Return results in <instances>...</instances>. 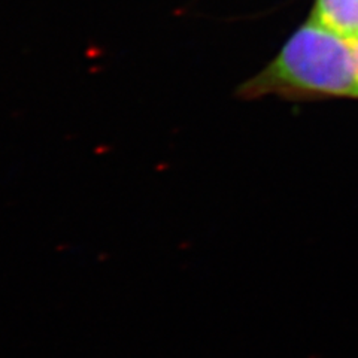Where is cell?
Returning a JSON list of instances; mask_svg holds the SVG:
<instances>
[{
	"label": "cell",
	"instance_id": "6da1fadb",
	"mask_svg": "<svg viewBox=\"0 0 358 358\" xmlns=\"http://www.w3.org/2000/svg\"><path fill=\"white\" fill-rule=\"evenodd\" d=\"M278 96L358 97V67L350 42L308 22L264 71L241 85V99Z\"/></svg>",
	"mask_w": 358,
	"mask_h": 358
},
{
	"label": "cell",
	"instance_id": "7a4b0ae2",
	"mask_svg": "<svg viewBox=\"0 0 358 358\" xmlns=\"http://www.w3.org/2000/svg\"><path fill=\"white\" fill-rule=\"evenodd\" d=\"M310 22L346 42L358 41V0H317Z\"/></svg>",
	"mask_w": 358,
	"mask_h": 358
},
{
	"label": "cell",
	"instance_id": "3957f363",
	"mask_svg": "<svg viewBox=\"0 0 358 358\" xmlns=\"http://www.w3.org/2000/svg\"><path fill=\"white\" fill-rule=\"evenodd\" d=\"M350 45L352 48L354 59H355V63H357V67H358V41H352V42H350Z\"/></svg>",
	"mask_w": 358,
	"mask_h": 358
}]
</instances>
